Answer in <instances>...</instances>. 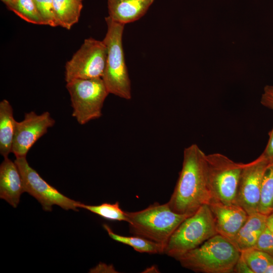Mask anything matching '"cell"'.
Returning <instances> with one entry per match:
<instances>
[{
    "label": "cell",
    "instance_id": "obj_1",
    "mask_svg": "<svg viewBox=\"0 0 273 273\" xmlns=\"http://www.w3.org/2000/svg\"><path fill=\"white\" fill-rule=\"evenodd\" d=\"M207 176L206 154L196 144L185 149L181 170L167 202L174 212L191 215L212 202Z\"/></svg>",
    "mask_w": 273,
    "mask_h": 273
},
{
    "label": "cell",
    "instance_id": "obj_2",
    "mask_svg": "<svg viewBox=\"0 0 273 273\" xmlns=\"http://www.w3.org/2000/svg\"><path fill=\"white\" fill-rule=\"evenodd\" d=\"M241 252L228 239L217 234L177 257L181 265L197 272H233Z\"/></svg>",
    "mask_w": 273,
    "mask_h": 273
},
{
    "label": "cell",
    "instance_id": "obj_3",
    "mask_svg": "<svg viewBox=\"0 0 273 273\" xmlns=\"http://www.w3.org/2000/svg\"><path fill=\"white\" fill-rule=\"evenodd\" d=\"M125 213L130 233L164 247L174 231L190 216L174 212L167 203L157 202L141 210Z\"/></svg>",
    "mask_w": 273,
    "mask_h": 273
},
{
    "label": "cell",
    "instance_id": "obj_4",
    "mask_svg": "<svg viewBox=\"0 0 273 273\" xmlns=\"http://www.w3.org/2000/svg\"><path fill=\"white\" fill-rule=\"evenodd\" d=\"M107 31L103 39L107 49L105 68L102 77L109 94L126 100L131 98L130 80L122 46L124 25L105 18Z\"/></svg>",
    "mask_w": 273,
    "mask_h": 273
},
{
    "label": "cell",
    "instance_id": "obj_5",
    "mask_svg": "<svg viewBox=\"0 0 273 273\" xmlns=\"http://www.w3.org/2000/svg\"><path fill=\"white\" fill-rule=\"evenodd\" d=\"M217 234L209 206L203 205L174 231L164 247V253L176 259Z\"/></svg>",
    "mask_w": 273,
    "mask_h": 273
},
{
    "label": "cell",
    "instance_id": "obj_6",
    "mask_svg": "<svg viewBox=\"0 0 273 273\" xmlns=\"http://www.w3.org/2000/svg\"><path fill=\"white\" fill-rule=\"evenodd\" d=\"M73 109L72 116L83 125L102 115L104 101L109 93L101 77L76 79L67 82Z\"/></svg>",
    "mask_w": 273,
    "mask_h": 273
},
{
    "label": "cell",
    "instance_id": "obj_7",
    "mask_svg": "<svg viewBox=\"0 0 273 273\" xmlns=\"http://www.w3.org/2000/svg\"><path fill=\"white\" fill-rule=\"evenodd\" d=\"M206 161L212 202L236 203L244 163L236 162L219 153L206 155Z\"/></svg>",
    "mask_w": 273,
    "mask_h": 273
},
{
    "label": "cell",
    "instance_id": "obj_8",
    "mask_svg": "<svg viewBox=\"0 0 273 273\" xmlns=\"http://www.w3.org/2000/svg\"><path fill=\"white\" fill-rule=\"evenodd\" d=\"M107 49L103 41L85 39L65 66V81L102 77L106 65Z\"/></svg>",
    "mask_w": 273,
    "mask_h": 273
},
{
    "label": "cell",
    "instance_id": "obj_9",
    "mask_svg": "<svg viewBox=\"0 0 273 273\" xmlns=\"http://www.w3.org/2000/svg\"><path fill=\"white\" fill-rule=\"evenodd\" d=\"M14 161L22 175L25 192L35 198L41 204L43 210L51 211L52 206L56 205L66 210L78 211L80 202L65 196L49 184L30 166L26 157H17Z\"/></svg>",
    "mask_w": 273,
    "mask_h": 273
},
{
    "label": "cell",
    "instance_id": "obj_10",
    "mask_svg": "<svg viewBox=\"0 0 273 273\" xmlns=\"http://www.w3.org/2000/svg\"><path fill=\"white\" fill-rule=\"evenodd\" d=\"M269 161L262 155L244 163L237 193L236 203L248 215L258 212L261 183Z\"/></svg>",
    "mask_w": 273,
    "mask_h": 273
},
{
    "label": "cell",
    "instance_id": "obj_11",
    "mask_svg": "<svg viewBox=\"0 0 273 273\" xmlns=\"http://www.w3.org/2000/svg\"><path fill=\"white\" fill-rule=\"evenodd\" d=\"M55 124V120L48 111L40 115L34 111L26 113L22 121H16L12 148L16 158L26 157L34 144Z\"/></svg>",
    "mask_w": 273,
    "mask_h": 273
},
{
    "label": "cell",
    "instance_id": "obj_12",
    "mask_svg": "<svg viewBox=\"0 0 273 273\" xmlns=\"http://www.w3.org/2000/svg\"><path fill=\"white\" fill-rule=\"evenodd\" d=\"M217 234L231 242L245 222L248 214L236 203L213 201L209 205Z\"/></svg>",
    "mask_w": 273,
    "mask_h": 273
},
{
    "label": "cell",
    "instance_id": "obj_13",
    "mask_svg": "<svg viewBox=\"0 0 273 273\" xmlns=\"http://www.w3.org/2000/svg\"><path fill=\"white\" fill-rule=\"evenodd\" d=\"M24 192L23 180L17 164L4 158L0 165V198L16 208Z\"/></svg>",
    "mask_w": 273,
    "mask_h": 273
},
{
    "label": "cell",
    "instance_id": "obj_14",
    "mask_svg": "<svg viewBox=\"0 0 273 273\" xmlns=\"http://www.w3.org/2000/svg\"><path fill=\"white\" fill-rule=\"evenodd\" d=\"M154 0H107L108 17L125 25L142 18Z\"/></svg>",
    "mask_w": 273,
    "mask_h": 273
},
{
    "label": "cell",
    "instance_id": "obj_15",
    "mask_svg": "<svg viewBox=\"0 0 273 273\" xmlns=\"http://www.w3.org/2000/svg\"><path fill=\"white\" fill-rule=\"evenodd\" d=\"M266 219L267 215L259 212L248 215L231 243L240 252L253 248L266 228Z\"/></svg>",
    "mask_w": 273,
    "mask_h": 273
},
{
    "label": "cell",
    "instance_id": "obj_16",
    "mask_svg": "<svg viewBox=\"0 0 273 273\" xmlns=\"http://www.w3.org/2000/svg\"><path fill=\"white\" fill-rule=\"evenodd\" d=\"M16 121L10 102L2 100L0 102V153L4 158L12 153Z\"/></svg>",
    "mask_w": 273,
    "mask_h": 273
},
{
    "label": "cell",
    "instance_id": "obj_17",
    "mask_svg": "<svg viewBox=\"0 0 273 273\" xmlns=\"http://www.w3.org/2000/svg\"><path fill=\"white\" fill-rule=\"evenodd\" d=\"M83 0H53L59 25L68 30L79 20Z\"/></svg>",
    "mask_w": 273,
    "mask_h": 273
},
{
    "label": "cell",
    "instance_id": "obj_18",
    "mask_svg": "<svg viewBox=\"0 0 273 273\" xmlns=\"http://www.w3.org/2000/svg\"><path fill=\"white\" fill-rule=\"evenodd\" d=\"M103 227L111 239L130 246L137 252L150 254L164 253V246L160 244L138 236H125L116 234L106 224H104Z\"/></svg>",
    "mask_w": 273,
    "mask_h": 273
},
{
    "label": "cell",
    "instance_id": "obj_19",
    "mask_svg": "<svg viewBox=\"0 0 273 273\" xmlns=\"http://www.w3.org/2000/svg\"><path fill=\"white\" fill-rule=\"evenodd\" d=\"M258 212L267 216L273 212V161L269 162L264 173Z\"/></svg>",
    "mask_w": 273,
    "mask_h": 273
},
{
    "label": "cell",
    "instance_id": "obj_20",
    "mask_svg": "<svg viewBox=\"0 0 273 273\" xmlns=\"http://www.w3.org/2000/svg\"><path fill=\"white\" fill-rule=\"evenodd\" d=\"M7 7L28 23L36 25H45L33 0H13Z\"/></svg>",
    "mask_w": 273,
    "mask_h": 273
},
{
    "label": "cell",
    "instance_id": "obj_21",
    "mask_svg": "<svg viewBox=\"0 0 273 273\" xmlns=\"http://www.w3.org/2000/svg\"><path fill=\"white\" fill-rule=\"evenodd\" d=\"M78 208L86 209L108 220L126 221L125 211L119 205L118 202L114 203H103L98 205L78 204Z\"/></svg>",
    "mask_w": 273,
    "mask_h": 273
},
{
    "label": "cell",
    "instance_id": "obj_22",
    "mask_svg": "<svg viewBox=\"0 0 273 273\" xmlns=\"http://www.w3.org/2000/svg\"><path fill=\"white\" fill-rule=\"evenodd\" d=\"M243 258L253 273H265L273 256L254 248L241 252Z\"/></svg>",
    "mask_w": 273,
    "mask_h": 273
},
{
    "label": "cell",
    "instance_id": "obj_23",
    "mask_svg": "<svg viewBox=\"0 0 273 273\" xmlns=\"http://www.w3.org/2000/svg\"><path fill=\"white\" fill-rule=\"evenodd\" d=\"M33 1L45 25L52 27L59 26L55 14L53 0Z\"/></svg>",
    "mask_w": 273,
    "mask_h": 273
},
{
    "label": "cell",
    "instance_id": "obj_24",
    "mask_svg": "<svg viewBox=\"0 0 273 273\" xmlns=\"http://www.w3.org/2000/svg\"><path fill=\"white\" fill-rule=\"evenodd\" d=\"M253 248L273 256V233L267 227L259 236Z\"/></svg>",
    "mask_w": 273,
    "mask_h": 273
},
{
    "label": "cell",
    "instance_id": "obj_25",
    "mask_svg": "<svg viewBox=\"0 0 273 273\" xmlns=\"http://www.w3.org/2000/svg\"><path fill=\"white\" fill-rule=\"evenodd\" d=\"M260 102L263 106L273 111V85L264 87Z\"/></svg>",
    "mask_w": 273,
    "mask_h": 273
},
{
    "label": "cell",
    "instance_id": "obj_26",
    "mask_svg": "<svg viewBox=\"0 0 273 273\" xmlns=\"http://www.w3.org/2000/svg\"><path fill=\"white\" fill-rule=\"evenodd\" d=\"M270 162L273 161V127L269 132V139L264 150L261 154Z\"/></svg>",
    "mask_w": 273,
    "mask_h": 273
},
{
    "label": "cell",
    "instance_id": "obj_27",
    "mask_svg": "<svg viewBox=\"0 0 273 273\" xmlns=\"http://www.w3.org/2000/svg\"><path fill=\"white\" fill-rule=\"evenodd\" d=\"M233 272L238 273H253L250 268L241 255L235 266Z\"/></svg>",
    "mask_w": 273,
    "mask_h": 273
},
{
    "label": "cell",
    "instance_id": "obj_28",
    "mask_svg": "<svg viewBox=\"0 0 273 273\" xmlns=\"http://www.w3.org/2000/svg\"><path fill=\"white\" fill-rule=\"evenodd\" d=\"M94 271L95 272H118L112 265H107L103 263L99 264L95 268Z\"/></svg>",
    "mask_w": 273,
    "mask_h": 273
},
{
    "label": "cell",
    "instance_id": "obj_29",
    "mask_svg": "<svg viewBox=\"0 0 273 273\" xmlns=\"http://www.w3.org/2000/svg\"><path fill=\"white\" fill-rule=\"evenodd\" d=\"M266 227L273 233V212L267 216Z\"/></svg>",
    "mask_w": 273,
    "mask_h": 273
},
{
    "label": "cell",
    "instance_id": "obj_30",
    "mask_svg": "<svg viewBox=\"0 0 273 273\" xmlns=\"http://www.w3.org/2000/svg\"><path fill=\"white\" fill-rule=\"evenodd\" d=\"M159 271L157 267L156 266H152L149 267H147L143 272H159Z\"/></svg>",
    "mask_w": 273,
    "mask_h": 273
},
{
    "label": "cell",
    "instance_id": "obj_31",
    "mask_svg": "<svg viewBox=\"0 0 273 273\" xmlns=\"http://www.w3.org/2000/svg\"><path fill=\"white\" fill-rule=\"evenodd\" d=\"M265 273H273V259L267 267Z\"/></svg>",
    "mask_w": 273,
    "mask_h": 273
},
{
    "label": "cell",
    "instance_id": "obj_32",
    "mask_svg": "<svg viewBox=\"0 0 273 273\" xmlns=\"http://www.w3.org/2000/svg\"><path fill=\"white\" fill-rule=\"evenodd\" d=\"M1 1L4 3H5L7 6L10 5L12 3V2L13 1V0H1Z\"/></svg>",
    "mask_w": 273,
    "mask_h": 273
}]
</instances>
